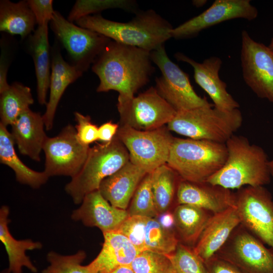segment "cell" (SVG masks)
<instances>
[{"label":"cell","mask_w":273,"mask_h":273,"mask_svg":"<svg viewBox=\"0 0 273 273\" xmlns=\"http://www.w3.org/2000/svg\"><path fill=\"white\" fill-rule=\"evenodd\" d=\"M250 0H215L211 6L199 15L192 18L170 32L171 38H191L203 30L224 21L244 19H256L258 12Z\"/></svg>","instance_id":"obj_15"},{"label":"cell","mask_w":273,"mask_h":273,"mask_svg":"<svg viewBox=\"0 0 273 273\" xmlns=\"http://www.w3.org/2000/svg\"><path fill=\"white\" fill-rule=\"evenodd\" d=\"M81 204L73 211L71 218L86 226L97 227L102 233L116 231L129 216L127 210L112 206L99 190L85 195Z\"/></svg>","instance_id":"obj_18"},{"label":"cell","mask_w":273,"mask_h":273,"mask_svg":"<svg viewBox=\"0 0 273 273\" xmlns=\"http://www.w3.org/2000/svg\"><path fill=\"white\" fill-rule=\"evenodd\" d=\"M215 255L243 273H273V250L241 224Z\"/></svg>","instance_id":"obj_12"},{"label":"cell","mask_w":273,"mask_h":273,"mask_svg":"<svg viewBox=\"0 0 273 273\" xmlns=\"http://www.w3.org/2000/svg\"><path fill=\"white\" fill-rule=\"evenodd\" d=\"M57 41L65 49L71 64L84 73L112 40L93 30L80 27L55 11L50 22Z\"/></svg>","instance_id":"obj_8"},{"label":"cell","mask_w":273,"mask_h":273,"mask_svg":"<svg viewBox=\"0 0 273 273\" xmlns=\"http://www.w3.org/2000/svg\"><path fill=\"white\" fill-rule=\"evenodd\" d=\"M104 242L98 256L87 266L93 273H109L130 265L140 252L128 239L116 231L103 233Z\"/></svg>","instance_id":"obj_22"},{"label":"cell","mask_w":273,"mask_h":273,"mask_svg":"<svg viewBox=\"0 0 273 273\" xmlns=\"http://www.w3.org/2000/svg\"><path fill=\"white\" fill-rule=\"evenodd\" d=\"M205 263L208 273H243L233 264L216 255Z\"/></svg>","instance_id":"obj_40"},{"label":"cell","mask_w":273,"mask_h":273,"mask_svg":"<svg viewBox=\"0 0 273 273\" xmlns=\"http://www.w3.org/2000/svg\"><path fill=\"white\" fill-rule=\"evenodd\" d=\"M243 120L238 109L223 111L212 105L176 112L167 127L189 139L225 143Z\"/></svg>","instance_id":"obj_5"},{"label":"cell","mask_w":273,"mask_h":273,"mask_svg":"<svg viewBox=\"0 0 273 273\" xmlns=\"http://www.w3.org/2000/svg\"><path fill=\"white\" fill-rule=\"evenodd\" d=\"M174 229L179 242L193 248L213 214L202 208L177 205L173 212Z\"/></svg>","instance_id":"obj_26"},{"label":"cell","mask_w":273,"mask_h":273,"mask_svg":"<svg viewBox=\"0 0 273 273\" xmlns=\"http://www.w3.org/2000/svg\"><path fill=\"white\" fill-rule=\"evenodd\" d=\"M86 256L84 251L71 255H62L51 251L47 255L49 265L36 273H93L87 265H83Z\"/></svg>","instance_id":"obj_34"},{"label":"cell","mask_w":273,"mask_h":273,"mask_svg":"<svg viewBox=\"0 0 273 273\" xmlns=\"http://www.w3.org/2000/svg\"><path fill=\"white\" fill-rule=\"evenodd\" d=\"M148 173L130 161L104 179L99 190L113 206L126 210L139 184Z\"/></svg>","instance_id":"obj_21"},{"label":"cell","mask_w":273,"mask_h":273,"mask_svg":"<svg viewBox=\"0 0 273 273\" xmlns=\"http://www.w3.org/2000/svg\"><path fill=\"white\" fill-rule=\"evenodd\" d=\"M174 57L192 66L195 82L208 94L215 107L223 111L238 109L239 103L228 92L226 83L219 77L222 64L220 58L212 56L199 63L180 52L176 53Z\"/></svg>","instance_id":"obj_16"},{"label":"cell","mask_w":273,"mask_h":273,"mask_svg":"<svg viewBox=\"0 0 273 273\" xmlns=\"http://www.w3.org/2000/svg\"><path fill=\"white\" fill-rule=\"evenodd\" d=\"M168 256L174 273H208L205 262L193 248L180 242L175 251Z\"/></svg>","instance_id":"obj_35"},{"label":"cell","mask_w":273,"mask_h":273,"mask_svg":"<svg viewBox=\"0 0 273 273\" xmlns=\"http://www.w3.org/2000/svg\"><path fill=\"white\" fill-rule=\"evenodd\" d=\"M75 23L118 43L150 52L164 46L171 38L173 29L169 22L152 9L138 11L126 22L110 20L97 14L82 17Z\"/></svg>","instance_id":"obj_2"},{"label":"cell","mask_w":273,"mask_h":273,"mask_svg":"<svg viewBox=\"0 0 273 273\" xmlns=\"http://www.w3.org/2000/svg\"><path fill=\"white\" fill-rule=\"evenodd\" d=\"M151 58L161 72V75L155 79L154 87L176 112L212 106L206 98L195 92L189 74L170 59L164 45L152 51Z\"/></svg>","instance_id":"obj_7"},{"label":"cell","mask_w":273,"mask_h":273,"mask_svg":"<svg viewBox=\"0 0 273 273\" xmlns=\"http://www.w3.org/2000/svg\"><path fill=\"white\" fill-rule=\"evenodd\" d=\"M38 26L49 23L53 19L55 10L52 0H28Z\"/></svg>","instance_id":"obj_39"},{"label":"cell","mask_w":273,"mask_h":273,"mask_svg":"<svg viewBox=\"0 0 273 273\" xmlns=\"http://www.w3.org/2000/svg\"><path fill=\"white\" fill-rule=\"evenodd\" d=\"M35 17L27 1H0V31L27 38L35 31Z\"/></svg>","instance_id":"obj_28"},{"label":"cell","mask_w":273,"mask_h":273,"mask_svg":"<svg viewBox=\"0 0 273 273\" xmlns=\"http://www.w3.org/2000/svg\"><path fill=\"white\" fill-rule=\"evenodd\" d=\"M109 273H134L130 265L119 267Z\"/></svg>","instance_id":"obj_44"},{"label":"cell","mask_w":273,"mask_h":273,"mask_svg":"<svg viewBox=\"0 0 273 273\" xmlns=\"http://www.w3.org/2000/svg\"><path fill=\"white\" fill-rule=\"evenodd\" d=\"M176 197L177 205L195 206L213 214L222 212L236 205V193L206 181L193 183L180 178Z\"/></svg>","instance_id":"obj_17"},{"label":"cell","mask_w":273,"mask_h":273,"mask_svg":"<svg viewBox=\"0 0 273 273\" xmlns=\"http://www.w3.org/2000/svg\"><path fill=\"white\" fill-rule=\"evenodd\" d=\"M151 52L111 40L92 65L99 79L97 92L115 90L118 101L132 98L155 71Z\"/></svg>","instance_id":"obj_1"},{"label":"cell","mask_w":273,"mask_h":273,"mask_svg":"<svg viewBox=\"0 0 273 273\" xmlns=\"http://www.w3.org/2000/svg\"><path fill=\"white\" fill-rule=\"evenodd\" d=\"M180 177L167 164L151 172V187L158 214L168 210L176 191Z\"/></svg>","instance_id":"obj_30"},{"label":"cell","mask_w":273,"mask_h":273,"mask_svg":"<svg viewBox=\"0 0 273 273\" xmlns=\"http://www.w3.org/2000/svg\"><path fill=\"white\" fill-rule=\"evenodd\" d=\"M137 7L136 2L131 0H77L67 19L74 23L82 17L109 9L118 8L135 13Z\"/></svg>","instance_id":"obj_32"},{"label":"cell","mask_w":273,"mask_h":273,"mask_svg":"<svg viewBox=\"0 0 273 273\" xmlns=\"http://www.w3.org/2000/svg\"><path fill=\"white\" fill-rule=\"evenodd\" d=\"M89 149V146L78 141L75 127L69 124L58 135L47 138L43 148L45 154L43 171L49 177L64 175L72 178L81 170Z\"/></svg>","instance_id":"obj_14"},{"label":"cell","mask_w":273,"mask_h":273,"mask_svg":"<svg viewBox=\"0 0 273 273\" xmlns=\"http://www.w3.org/2000/svg\"><path fill=\"white\" fill-rule=\"evenodd\" d=\"M164 126L142 131L120 125L116 136L128 151L129 161L148 173L167 164L174 139Z\"/></svg>","instance_id":"obj_9"},{"label":"cell","mask_w":273,"mask_h":273,"mask_svg":"<svg viewBox=\"0 0 273 273\" xmlns=\"http://www.w3.org/2000/svg\"><path fill=\"white\" fill-rule=\"evenodd\" d=\"M15 143L7 127L0 123V161L8 166L15 172L19 183L34 189L44 184L49 177L44 171L33 170L22 162L16 154Z\"/></svg>","instance_id":"obj_27"},{"label":"cell","mask_w":273,"mask_h":273,"mask_svg":"<svg viewBox=\"0 0 273 273\" xmlns=\"http://www.w3.org/2000/svg\"><path fill=\"white\" fill-rule=\"evenodd\" d=\"M129 161L127 150L117 136L108 143L90 148L80 172L65 187L76 204H81L87 194L98 190L102 181Z\"/></svg>","instance_id":"obj_6"},{"label":"cell","mask_w":273,"mask_h":273,"mask_svg":"<svg viewBox=\"0 0 273 273\" xmlns=\"http://www.w3.org/2000/svg\"><path fill=\"white\" fill-rule=\"evenodd\" d=\"M2 44V43H1ZM1 55L0 59V93L9 87L10 84L7 81V73L10 64L8 58L6 47L2 44Z\"/></svg>","instance_id":"obj_42"},{"label":"cell","mask_w":273,"mask_h":273,"mask_svg":"<svg viewBox=\"0 0 273 273\" xmlns=\"http://www.w3.org/2000/svg\"><path fill=\"white\" fill-rule=\"evenodd\" d=\"M240 224L236 205L212 214L198 241L193 248L204 262L214 256Z\"/></svg>","instance_id":"obj_19"},{"label":"cell","mask_w":273,"mask_h":273,"mask_svg":"<svg viewBox=\"0 0 273 273\" xmlns=\"http://www.w3.org/2000/svg\"><path fill=\"white\" fill-rule=\"evenodd\" d=\"M120 125L142 131L164 126L175 116L176 111L161 97L154 86L131 99L118 101Z\"/></svg>","instance_id":"obj_11"},{"label":"cell","mask_w":273,"mask_h":273,"mask_svg":"<svg viewBox=\"0 0 273 273\" xmlns=\"http://www.w3.org/2000/svg\"><path fill=\"white\" fill-rule=\"evenodd\" d=\"M268 46L271 49H273V37L271 38V40Z\"/></svg>","instance_id":"obj_47"},{"label":"cell","mask_w":273,"mask_h":273,"mask_svg":"<svg viewBox=\"0 0 273 273\" xmlns=\"http://www.w3.org/2000/svg\"><path fill=\"white\" fill-rule=\"evenodd\" d=\"M148 219L142 216L129 215L116 231L126 237L140 252L146 250L145 232Z\"/></svg>","instance_id":"obj_37"},{"label":"cell","mask_w":273,"mask_h":273,"mask_svg":"<svg viewBox=\"0 0 273 273\" xmlns=\"http://www.w3.org/2000/svg\"><path fill=\"white\" fill-rule=\"evenodd\" d=\"M8 206L3 205L0 209V240L4 244L8 254L9 273H23V268L26 267L33 273L37 272V269L26 252L40 249L42 247L39 242L31 239L18 240L11 235L8 228L10 220Z\"/></svg>","instance_id":"obj_25"},{"label":"cell","mask_w":273,"mask_h":273,"mask_svg":"<svg viewBox=\"0 0 273 273\" xmlns=\"http://www.w3.org/2000/svg\"><path fill=\"white\" fill-rule=\"evenodd\" d=\"M48 23L38 26L27 38V48L33 61L39 104L47 103L51 73V54L48 37Z\"/></svg>","instance_id":"obj_24"},{"label":"cell","mask_w":273,"mask_h":273,"mask_svg":"<svg viewBox=\"0 0 273 273\" xmlns=\"http://www.w3.org/2000/svg\"><path fill=\"white\" fill-rule=\"evenodd\" d=\"M226 160L206 181L224 188L264 186L270 181L269 160L263 149L243 135L234 134L225 143Z\"/></svg>","instance_id":"obj_3"},{"label":"cell","mask_w":273,"mask_h":273,"mask_svg":"<svg viewBox=\"0 0 273 273\" xmlns=\"http://www.w3.org/2000/svg\"><path fill=\"white\" fill-rule=\"evenodd\" d=\"M74 117L76 122L75 127L76 136L82 145L89 146L98 141V127L93 123L89 116L75 112Z\"/></svg>","instance_id":"obj_38"},{"label":"cell","mask_w":273,"mask_h":273,"mask_svg":"<svg viewBox=\"0 0 273 273\" xmlns=\"http://www.w3.org/2000/svg\"><path fill=\"white\" fill-rule=\"evenodd\" d=\"M11 134L20 153L40 161V153L48 138L42 115L29 109L11 125Z\"/></svg>","instance_id":"obj_23"},{"label":"cell","mask_w":273,"mask_h":273,"mask_svg":"<svg viewBox=\"0 0 273 273\" xmlns=\"http://www.w3.org/2000/svg\"><path fill=\"white\" fill-rule=\"evenodd\" d=\"M127 210L129 216L157 218V210L151 187V173L146 175L135 190Z\"/></svg>","instance_id":"obj_33"},{"label":"cell","mask_w":273,"mask_h":273,"mask_svg":"<svg viewBox=\"0 0 273 273\" xmlns=\"http://www.w3.org/2000/svg\"><path fill=\"white\" fill-rule=\"evenodd\" d=\"M179 243L174 230L163 228L156 218H149L146 226V250L168 255L175 251Z\"/></svg>","instance_id":"obj_31"},{"label":"cell","mask_w":273,"mask_h":273,"mask_svg":"<svg viewBox=\"0 0 273 273\" xmlns=\"http://www.w3.org/2000/svg\"><path fill=\"white\" fill-rule=\"evenodd\" d=\"M130 266L134 273H174L168 255L148 250L140 252Z\"/></svg>","instance_id":"obj_36"},{"label":"cell","mask_w":273,"mask_h":273,"mask_svg":"<svg viewBox=\"0 0 273 273\" xmlns=\"http://www.w3.org/2000/svg\"><path fill=\"white\" fill-rule=\"evenodd\" d=\"M240 60L245 83L258 97L273 103V49L243 30Z\"/></svg>","instance_id":"obj_13"},{"label":"cell","mask_w":273,"mask_h":273,"mask_svg":"<svg viewBox=\"0 0 273 273\" xmlns=\"http://www.w3.org/2000/svg\"><path fill=\"white\" fill-rule=\"evenodd\" d=\"M206 0H194L192 1L193 5L197 8L202 7L207 3Z\"/></svg>","instance_id":"obj_45"},{"label":"cell","mask_w":273,"mask_h":273,"mask_svg":"<svg viewBox=\"0 0 273 273\" xmlns=\"http://www.w3.org/2000/svg\"><path fill=\"white\" fill-rule=\"evenodd\" d=\"M240 224L273 250V199L264 186H247L236 193Z\"/></svg>","instance_id":"obj_10"},{"label":"cell","mask_w":273,"mask_h":273,"mask_svg":"<svg viewBox=\"0 0 273 273\" xmlns=\"http://www.w3.org/2000/svg\"><path fill=\"white\" fill-rule=\"evenodd\" d=\"M119 126L112 121L104 123L98 127V141L102 143L111 142L116 136Z\"/></svg>","instance_id":"obj_41"},{"label":"cell","mask_w":273,"mask_h":273,"mask_svg":"<svg viewBox=\"0 0 273 273\" xmlns=\"http://www.w3.org/2000/svg\"><path fill=\"white\" fill-rule=\"evenodd\" d=\"M227 157L225 143L174 138L167 164L181 179L202 183L222 167Z\"/></svg>","instance_id":"obj_4"},{"label":"cell","mask_w":273,"mask_h":273,"mask_svg":"<svg viewBox=\"0 0 273 273\" xmlns=\"http://www.w3.org/2000/svg\"><path fill=\"white\" fill-rule=\"evenodd\" d=\"M156 218L163 228L168 230H174V217L173 212L167 210L159 214Z\"/></svg>","instance_id":"obj_43"},{"label":"cell","mask_w":273,"mask_h":273,"mask_svg":"<svg viewBox=\"0 0 273 273\" xmlns=\"http://www.w3.org/2000/svg\"><path fill=\"white\" fill-rule=\"evenodd\" d=\"M34 100L28 86L15 82L0 93L1 124L11 125L32 105Z\"/></svg>","instance_id":"obj_29"},{"label":"cell","mask_w":273,"mask_h":273,"mask_svg":"<svg viewBox=\"0 0 273 273\" xmlns=\"http://www.w3.org/2000/svg\"><path fill=\"white\" fill-rule=\"evenodd\" d=\"M269 169L271 177L273 179V159L269 160Z\"/></svg>","instance_id":"obj_46"},{"label":"cell","mask_w":273,"mask_h":273,"mask_svg":"<svg viewBox=\"0 0 273 273\" xmlns=\"http://www.w3.org/2000/svg\"><path fill=\"white\" fill-rule=\"evenodd\" d=\"M51 54L50 95L46 111L42 115L45 127L48 130L53 127L56 110L65 89L83 73L64 59L57 40L51 48Z\"/></svg>","instance_id":"obj_20"}]
</instances>
